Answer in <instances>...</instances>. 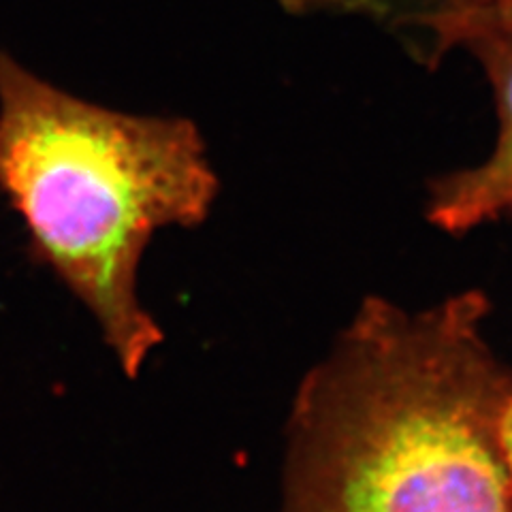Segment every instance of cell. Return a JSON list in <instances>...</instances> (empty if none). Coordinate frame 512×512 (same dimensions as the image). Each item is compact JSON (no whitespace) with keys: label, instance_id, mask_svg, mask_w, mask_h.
<instances>
[{"label":"cell","instance_id":"5b68a950","mask_svg":"<svg viewBox=\"0 0 512 512\" xmlns=\"http://www.w3.org/2000/svg\"><path fill=\"white\" fill-rule=\"evenodd\" d=\"M293 11H363V13H387L393 9L395 0H282Z\"/></svg>","mask_w":512,"mask_h":512},{"label":"cell","instance_id":"7a4b0ae2","mask_svg":"<svg viewBox=\"0 0 512 512\" xmlns=\"http://www.w3.org/2000/svg\"><path fill=\"white\" fill-rule=\"evenodd\" d=\"M0 192L137 378L165 340L139 299L143 252L160 229L203 224L218 195L199 128L77 99L0 47Z\"/></svg>","mask_w":512,"mask_h":512},{"label":"cell","instance_id":"8992f818","mask_svg":"<svg viewBox=\"0 0 512 512\" xmlns=\"http://www.w3.org/2000/svg\"><path fill=\"white\" fill-rule=\"evenodd\" d=\"M500 446H502L504 463H506L510 485H512V393L508 395L500 414Z\"/></svg>","mask_w":512,"mask_h":512},{"label":"cell","instance_id":"6da1fadb","mask_svg":"<svg viewBox=\"0 0 512 512\" xmlns=\"http://www.w3.org/2000/svg\"><path fill=\"white\" fill-rule=\"evenodd\" d=\"M480 312L476 299L363 312L299 397L282 512H512L510 391Z\"/></svg>","mask_w":512,"mask_h":512},{"label":"cell","instance_id":"277c9868","mask_svg":"<svg viewBox=\"0 0 512 512\" xmlns=\"http://www.w3.org/2000/svg\"><path fill=\"white\" fill-rule=\"evenodd\" d=\"M425 11L419 15L440 43L448 32L476 20L512 22V0H423Z\"/></svg>","mask_w":512,"mask_h":512},{"label":"cell","instance_id":"3957f363","mask_svg":"<svg viewBox=\"0 0 512 512\" xmlns=\"http://www.w3.org/2000/svg\"><path fill=\"white\" fill-rule=\"evenodd\" d=\"M453 45H468L483 60L502 116L500 141L489 160L446 180L431 210V220L444 229L466 231L512 214V22H474L457 32Z\"/></svg>","mask_w":512,"mask_h":512}]
</instances>
